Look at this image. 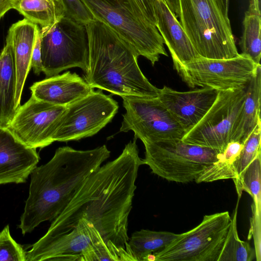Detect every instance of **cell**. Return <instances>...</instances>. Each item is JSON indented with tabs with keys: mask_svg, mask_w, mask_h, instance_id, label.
<instances>
[{
	"mask_svg": "<svg viewBox=\"0 0 261 261\" xmlns=\"http://www.w3.org/2000/svg\"><path fill=\"white\" fill-rule=\"evenodd\" d=\"M231 218L227 211L204 215L201 222L181 234L147 261H217Z\"/></svg>",
	"mask_w": 261,
	"mask_h": 261,
	"instance_id": "ba28073f",
	"label": "cell"
},
{
	"mask_svg": "<svg viewBox=\"0 0 261 261\" xmlns=\"http://www.w3.org/2000/svg\"><path fill=\"white\" fill-rule=\"evenodd\" d=\"M100 250L113 256L98 231L80 220L64 232L42 237L26 251V261H88L93 250Z\"/></svg>",
	"mask_w": 261,
	"mask_h": 261,
	"instance_id": "4fadbf2b",
	"label": "cell"
},
{
	"mask_svg": "<svg viewBox=\"0 0 261 261\" xmlns=\"http://www.w3.org/2000/svg\"><path fill=\"white\" fill-rule=\"evenodd\" d=\"M126 112L120 132L132 130L142 142L182 139L185 132L158 97H122Z\"/></svg>",
	"mask_w": 261,
	"mask_h": 261,
	"instance_id": "7c38bea8",
	"label": "cell"
},
{
	"mask_svg": "<svg viewBox=\"0 0 261 261\" xmlns=\"http://www.w3.org/2000/svg\"><path fill=\"white\" fill-rule=\"evenodd\" d=\"M30 89L35 98L65 107L94 90L85 79L69 71L36 82Z\"/></svg>",
	"mask_w": 261,
	"mask_h": 261,
	"instance_id": "ac0fdd59",
	"label": "cell"
},
{
	"mask_svg": "<svg viewBox=\"0 0 261 261\" xmlns=\"http://www.w3.org/2000/svg\"><path fill=\"white\" fill-rule=\"evenodd\" d=\"M110 155L105 145L87 150L63 146L47 163L36 167L30 174L29 196L18 225L22 233L55 219L78 188Z\"/></svg>",
	"mask_w": 261,
	"mask_h": 261,
	"instance_id": "7a4b0ae2",
	"label": "cell"
},
{
	"mask_svg": "<svg viewBox=\"0 0 261 261\" xmlns=\"http://www.w3.org/2000/svg\"><path fill=\"white\" fill-rule=\"evenodd\" d=\"M31 66L33 69L35 73L37 75H39L42 72L41 56V30L40 27L38 29L36 35L32 55Z\"/></svg>",
	"mask_w": 261,
	"mask_h": 261,
	"instance_id": "f546056e",
	"label": "cell"
},
{
	"mask_svg": "<svg viewBox=\"0 0 261 261\" xmlns=\"http://www.w3.org/2000/svg\"><path fill=\"white\" fill-rule=\"evenodd\" d=\"M261 65L256 71L246 87L243 106L234 124L231 141L244 144L252 131L260 121Z\"/></svg>",
	"mask_w": 261,
	"mask_h": 261,
	"instance_id": "44dd1931",
	"label": "cell"
},
{
	"mask_svg": "<svg viewBox=\"0 0 261 261\" xmlns=\"http://www.w3.org/2000/svg\"><path fill=\"white\" fill-rule=\"evenodd\" d=\"M16 73L10 37L0 53V127L8 128L18 108L15 102Z\"/></svg>",
	"mask_w": 261,
	"mask_h": 261,
	"instance_id": "ffe728a7",
	"label": "cell"
},
{
	"mask_svg": "<svg viewBox=\"0 0 261 261\" xmlns=\"http://www.w3.org/2000/svg\"><path fill=\"white\" fill-rule=\"evenodd\" d=\"M40 30L42 72L47 77L73 67L87 71L89 41L85 24L65 15Z\"/></svg>",
	"mask_w": 261,
	"mask_h": 261,
	"instance_id": "52a82bcc",
	"label": "cell"
},
{
	"mask_svg": "<svg viewBox=\"0 0 261 261\" xmlns=\"http://www.w3.org/2000/svg\"><path fill=\"white\" fill-rule=\"evenodd\" d=\"M95 19L110 27L138 56L152 66L160 55L168 56L156 27L133 0H80Z\"/></svg>",
	"mask_w": 261,
	"mask_h": 261,
	"instance_id": "5b68a950",
	"label": "cell"
},
{
	"mask_svg": "<svg viewBox=\"0 0 261 261\" xmlns=\"http://www.w3.org/2000/svg\"><path fill=\"white\" fill-rule=\"evenodd\" d=\"M39 160L36 148L25 145L8 128L0 127V185L26 182Z\"/></svg>",
	"mask_w": 261,
	"mask_h": 261,
	"instance_id": "2e32d148",
	"label": "cell"
},
{
	"mask_svg": "<svg viewBox=\"0 0 261 261\" xmlns=\"http://www.w3.org/2000/svg\"><path fill=\"white\" fill-rule=\"evenodd\" d=\"M14 0H0V19L10 9H13Z\"/></svg>",
	"mask_w": 261,
	"mask_h": 261,
	"instance_id": "1f68e13d",
	"label": "cell"
},
{
	"mask_svg": "<svg viewBox=\"0 0 261 261\" xmlns=\"http://www.w3.org/2000/svg\"><path fill=\"white\" fill-rule=\"evenodd\" d=\"M145 17L155 26L156 23L155 8L157 0H133Z\"/></svg>",
	"mask_w": 261,
	"mask_h": 261,
	"instance_id": "4dcf8cb0",
	"label": "cell"
},
{
	"mask_svg": "<svg viewBox=\"0 0 261 261\" xmlns=\"http://www.w3.org/2000/svg\"><path fill=\"white\" fill-rule=\"evenodd\" d=\"M223 1L226 9L228 10L229 0H223Z\"/></svg>",
	"mask_w": 261,
	"mask_h": 261,
	"instance_id": "836d02e7",
	"label": "cell"
},
{
	"mask_svg": "<svg viewBox=\"0 0 261 261\" xmlns=\"http://www.w3.org/2000/svg\"><path fill=\"white\" fill-rule=\"evenodd\" d=\"M257 65L242 54L226 59L200 57L185 65L177 73L190 88L208 87L221 91L246 88Z\"/></svg>",
	"mask_w": 261,
	"mask_h": 261,
	"instance_id": "8fae6325",
	"label": "cell"
},
{
	"mask_svg": "<svg viewBox=\"0 0 261 261\" xmlns=\"http://www.w3.org/2000/svg\"><path fill=\"white\" fill-rule=\"evenodd\" d=\"M13 9L41 29L53 25L65 15L62 0H14Z\"/></svg>",
	"mask_w": 261,
	"mask_h": 261,
	"instance_id": "7402d4cb",
	"label": "cell"
},
{
	"mask_svg": "<svg viewBox=\"0 0 261 261\" xmlns=\"http://www.w3.org/2000/svg\"><path fill=\"white\" fill-rule=\"evenodd\" d=\"M171 12L177 18L178 13V0H163Z\"/></svg>",
	"mask_w": 261,
	"mask_h": 261,
	"instance_id": "d6a6232c",
	"label": "cell"
},
{
	"mask_svg": "<svg viewBox=\"0 0 261 261\" xmlns=\"http://www.w3.org/2000/svg\"><path fill=\"white\" fill-rule=\"evenodd\" d=\"M0 261H26V251L11 237L9 225L0 232Z\"/></svg>",
	"mask_w": 261,
	"mask_h": 261,
	"instance_id": "f1b7e54d",
	"label": "cell"
},
{
	"mask_svg": "<svg viewBox=\"0 0 261 261\" xmlns=\"http://www.w3.org/2000/svg\"><path fill=\"white\" fill-rule=\"evenodd\" d=\"M177 18L199 56L226 59L239 55L223 0H178Z\"/></svg>",
	"mask_w": 261,
	"mask_h": 261,
	"instance_id": "277c9868",
	"label": "cell"
},
{
	"mask_svg": "<svg viewBox=\"0 0 261 261\" xmlns=\"http://www.w3.org/2000/svg\"><path fill=\"white\" fill-rule=\"evenodd\" d=\"M261 153L252 161L242 173L236 187L238 199L242 192L248 193L253 199L251 205L252 216L260 219L261 216Z\"/></svg>",
	"mask_w": 261,
	"mask_h": 261,
	"instance_id": "4316f807",
	"label": "cell"
},
{
	"mask_svg": "<svg viewBox=\"0 0 261 261\" xmlns=\"http://www.w3.org/2000/svg\"><path fill=\"white\" fill-rule=\"evenodd\" d=\"M118 102L102 90H93L66 107L56 126L53 142L77 141L91 137L110 123Z\"/></svg>",
	"mask_w": 261,
	"mask_h": 261,
	"instance_id": "9c48e42d",
	"label": "cell"
},
{
	"mask_svg": "<svg viewBox=\"0 0 261 261\" xmlns=\"http://www.w3.org/2000/svg\"><path fill=\"white\" fill-rule=\"evenodd\" d=\"M66 107L39 100L31 96L19 106L8 128L28 147L42 148L53 143L58 122Z\"/></svg>",
	"mask_w": 261,
	"mask_h": 261,
	"instance_id": "5bb4252c",
	"label": "cell"
},
{
	"mask_svg": "<svg viewBox=\"0 0 261 261\" xmlns=\"http://www.w3.org/2000/svg\"><path fill=\"white\" fill-rule=\"evenodd\" d=\"M261 121L252 131L243 144V148L233 163L236 178L233 180L235 187L239 184L241 176L252 161L261 153Z\"/></svg>",
	"mask_w": 261,
	"mask_h": 261,
	"instance_id": "83f0119b",
	"label": "cell"
},
{
	"mask_svg": "<svg viewBox=\"0 0 261 261\" xmlns=\"http://www.w3.org/2000/svg\"><path fill=\"white\" fill-rule=\"evenodd\" d=\"M218 93L208 87L180 92L164 86L158 97L186 134L205 115Z\"/></svg>",
	"mask_w": 261,
	"mask_h": 261,
	"instance_id": "9a60e30c",
	"label": "cell"
},
{
	"mask_svg": "<svg viewBox=\"0 0 261 261\" xmlns=\"http://www.w3.org/2000/svg\"><path fill=\"white\" fill-rule=\"evenodd\" d=\"M39 27L24 18L12 24L8 32L11 41L16 69L15 102L18 108L27 77L31 68L32 55Z\"/></svg>",
	"mask_w": 261,
	"mask_h": 261,
	"instance_id": "d6986e66",
	"label": "cell"
},
{
	"mask_svg": "<svg viewBox=\"0 0 261 261\" xmlns=\"http://www.w3.org/2000/svg\"><path fill=\"white\" fill-rule=\"evenodd\" d=\"M246 87L219 91L210 109L185 134L182 141L223 152L231 141L234 124L246 97Z\"/></svg>",
	"mask_w": 261,
	"mask_h": 261,
	"instance_id": "30bf717a",
	"label": "cell"
},
{
	"mask_svg": "<svg viewBox=\"0 0 261 261\" xmlns=\"http://www.w3.org/2000/svg\"><path fill=\"white\" fill-rule=\"evenodd\" d=\"M144 164L154 174L170 181L186 184L195 181L222 152L185 143L181 139L143 142Z\"/></svg>",
	"mask_w": 261,
	"mask_h": 261,
	"instance_id": "8992f818",
	"label": "cell"
},
{
	"mask_svg": "<svg viewBox=\"0 0 261 261\" xmlns=\"http://www.w3.org/2000/svg\"><path fill=\"white\" fill-rule=\"evenodd\" d=\"M243 144L230 141L227 145L220 158L208 166L195 180L196 183L209 182L220 180L232 179L237 176L233 163L239 155Z\"/></svg>",
	"mask_w": 261,
	"mask_h": 261,
	"instance_id": "d4e9b609",
	"label": "cell"
},
{
	"mask_svg": "<svg viewBox=\"0 0 261 261\" xmlns=\"http://www.w3.org/2000/svg\"><path fill=\"white\" fill-rule=\"evenodd\" d=\"M155 27L171 54L178 72L185 65L200 58L178 20L163 0H157Z\"/></svg>",
	"mask_w": 261,
	"mask_h": 261,
	"instance_id": "e0dca14e",
	"label": "cell"
},
{
	"mask_svg": "<svg viewBox=\"0 0 261 261\" xmlns=\"http://www.w3.org/2000/svg\"><path fill=\"white\" fill-rule=\"evenodd\" d=\"M261 16L260 0H250L243 21V32L239 45L242 54L256 64H260Z\"/></svg>",
	"mask_w": 261,
	"mask_h": 261,
	"instance_id": "cb8c5ba5",
	"label": "cell"
},
{
	"mask_svg": "<svg viewBox=\"0 0 261 261\" xmlns=\"http://www.w3.org/2000/svg\"><path fill=\"white\" fill-rule=\"evenodd\" d=\"M137 139L125 145L115 159L101 165L78 188L44 235L51 237L72 228L80 220L99 233L116 261H132L128 246V219L144 162Z\"/></svg>",
	"mask_w": 261,
	"mask_h": 261,
	"instance_id": "6da1fadb",
	"label": "cell"
},
{
	"mask_svg": "<svg viewBox=\"0 0 261 261\" xmlns=\"http://www.w3.org/2000/svg\"><path fill=\"white\" fill-rule=\"evenodd\" d=\"M85 25L89 41V65L84 79L92 88L121 97L158 96L160 89L141 71L139 56L110 27L95 19Z\"/></svg>",
	"mask_w": 261,
	"mask_h": 261,
	"instance_id": "3957f363",
	"label": "cell"
},
{
	"mask_svg": "<svg viewBox=\"0 0 261 261\" xmlns=\"http://www.w3.org/2000/svg\"><path fill=\"white\" fill-rule=\"evenodd\" d=\"M178 234L142 229L133 232L128 241L132 261H147L148 257L168 246Z\"/></svg>",
	"mask_w": 261,
	"mask_h": 261,
	"instance_id": "603a6c76",
	"label": "cell"
},
{
	"mask_svg": "<svg viewBox=\"0 0 261 261\" xmlns=\"http://www.w3.org/2000/svg\"><path fill=\"white\" fill-rule=\"evenodd\" d=\"M240 199L231 218L230 224L217 261H252L255 250L246 241H242L237 229V215Z\"/></svg>",
	"mask_w": 261,
	"mask_h": 261,
	"instance_id": "484cf974",
	"label": "cell"
}]
</instances>
